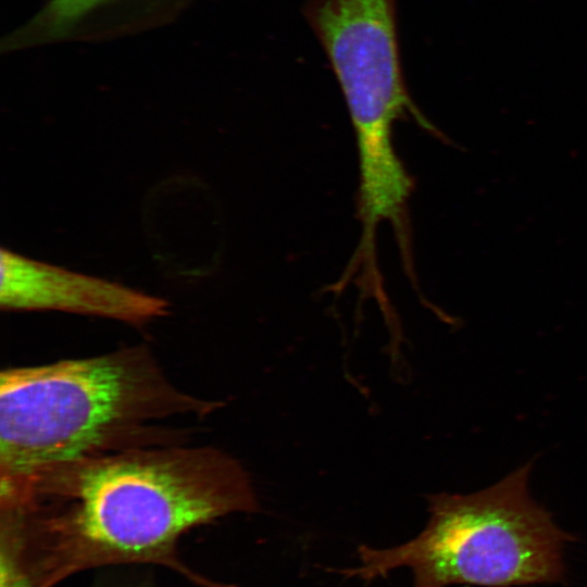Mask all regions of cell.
I'll return each instance as SVG.
<instances>
[{
  "instance_id": "6",
  "label": "cell",
  "mask_w": 587,
  "mask_h": 587,
  "mask_svg": "<svg viewBox=\"0 0 587 587\" xmlns=\"http://www.w3.org/2000/svg\"><path fill=\"white\" fill-rule=\"evenodd\" d=\"M107 0H52L43 13V25L59 33Z\"/></svg>"
},
{
  "instance_id": "2",
  "label": "cell",
  "mask_w": 587,
  "mask_h": 587,
  "mask_svg": "<svg viewBox=\"0 0 587 587\" xmlns=\"http://www.w3.org/2000/svg\"><path fill=\"white\" fill-rule=\"evenodd\" d=\"M220 401L179 389L143 346L0 373V479L135 448L184 444L165 422Z\"/></svg>"
},
{
  "instance_id": "5",
  "label": "cell",
  "mask_w": 587,
  "mask_h": 587,
  "mask_svg": "<svg viewBox=\"0 0 587 587\" xmlns=\"http://www.w3.org/2000/svg\"><path fill=\"white\" fill-rule=\"evenodd\" d=\"M0 307L54 310L142 324L164 316L167 302L126 286L1 250Z\"/></svg>"
},
{
  "instance_id": "1",
  "label": "cell",
  "mask_w": 587,
  "mask_h": 587,
  "mask_svg": "<svg viewBox=\"0 0 587 587\" xmlns=\"http://www.w3.org/2000/svg\"><path fill=\"white\" fill-rule=\"evenodd\" d=\"M259 510L247 471L228 453L187 444L135 448L0 479V560L29 587L136 563L218 587L180 561V537Z\"/></svg>"
},
{
  "instance_id": "3",
  "label": "cell",
  "mask_w": 587,
  "mask_h": 587,
  "mask_svg": "<svg viewBox=\"0 0 587 587\" xmlns=\"http://www.w3.org/2000/svg\"><path fill=\"white\" fill-rule=\"evenodd\" d=\"M530 470L528 462L475 494L428 496L429 520L415 538L386 549L360 546L359 565L339 572L372 580L408 567L413 587L562 582V552L573 538L530 498Z\"/></svg>"
},
{
  "instance_id": "4",
  "label": "cell",
  "mask_w": 587,
  "mask_h": 587,
  "mask_svg": "<svg viewBox=\"0 0 587 587\" xmlns=\"http://www.w3.org/2000/svg\"><path fill=\"white\" fill-rule=\"evenodd\" d=\"M304 16L342 92L357 148L390 147L395 123L409 114L434 132L404 83L396 0H308Z\"/></svg>"
}]
</instances>
